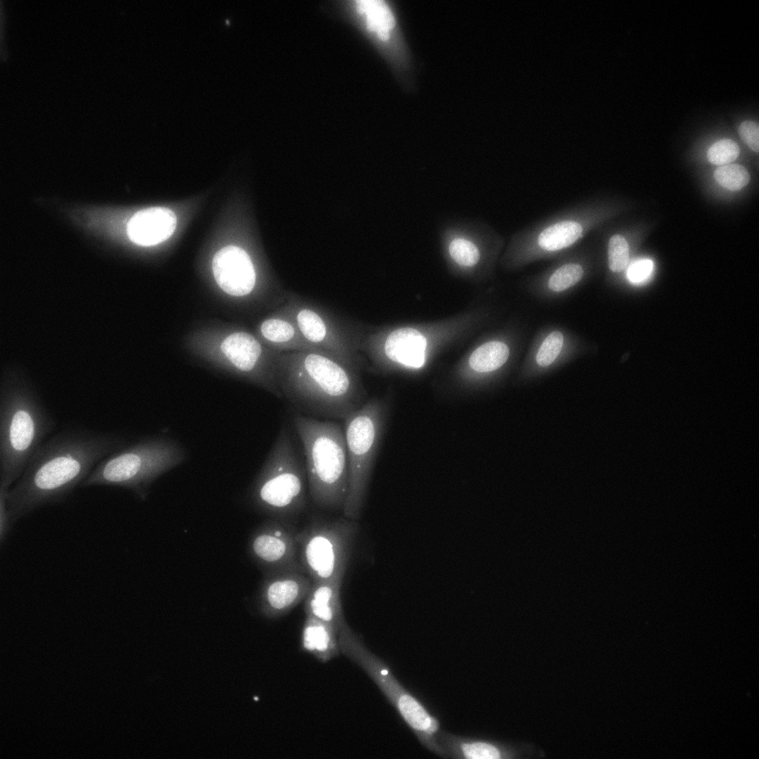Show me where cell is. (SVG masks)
<instances>
[{
  "label": "cell",
  "instance_id": "8",
  "mask_svg": "<svg viewBox=\"0 0 759 759\" xmlns=\"http://www.w3.org/2000/svg\"><path fill=\"white\" fill-rule=\"evenodd\" d=\"M307 479L306 468L284 426L257 476L255 498L276 514L296 518L307 505Z\"/></svg>",
  "mask_w": 759,
  "mask_h": 759
},
{
  "label": "cell",
  "instance_id": "2",
  "mask_svg": "<svg viewBox=\"0 0 759 759\" xmlns=\"http://www.w3.org/2000/svg\"><path fill=\"white\" fill-rule=\"evenodd\" d=\"M360 370L315 351L282 352L277 378L282 395L311 415L344 420L366 401Z\"/></svg>",
  "mask_w": 759,
  "mask_h": 759
},
{
  "label": "cell",
  "instance_id": "23",
  "mask_svg": "<svg viewBox=\"0 0 759 759\" xmlns=\"http://www.w3.org/2000/svg\"><path fill=\"white\" fill-rule=\"evenodd\" d=\"M584 274V267L580 263L564 264L553 272L548 280V287L553 292H563L579 283Z\"/></svg>",
  "mask_w": 759,
  "mask_h": 759
},
{
  "label": "cell",
  "instance_id": "28",
  "mask_svg": "<svg viewBox=\"0 0 759 759\" xmlns=\"http://www.w3.org/2000/svg\"><path fill=\"white\" fill-rule=\"evenodd\" d=\"M738 133L741 139L752 151L758 152L759 127L756 122L752 120L744 121L738 127Z\"/></svg>",
  "mask_w": 759,
  "mask_h": 759
},
{
  "label": "cell",
  "instance_id": "10",
  "mask_svg": "<svg viewBox=\"0 0 759 759\" xmlns=\"http://www.w3.org/2000/svg\"><path fill=\"white\" fill-rule=\"evenodd\" d=\"M282 307L312 346L342 363L360 371L362 335L351 322L326 309L289 292Z\"/></svg>",
  "mask_w": 759,
  "mask_h": 759
},
{
  "label": "cell",
  "instance_id": "11",
  "mask_svg": "<svg viewBox=\"0 0 759 759\" xmlns=\"http://www.w3.org/2000/svg\"><path fill=\"white\" fill-rule=\"evenodd\" d=\"M342 8L345 15L372 40L400 81L406 87H411L410 56L388 3L381 0L348 1H344Z\"/></svg>",
  "mask_w": 759,
  "mask_h": 759
},
{
  "label": "cell",
  "instance_id": "6",
  "mask_svg": "<svg viewBox=\"0 0 759 759\" xmlns=\"http://www.w3.org/2000/svg\"><path fill=\"white\" fill-rule=\"evenodd\" d=\"M338 637L340 652L374 681L419 741L433 754L447 758L438 739L439 720L401 684L389 666L367 648L348 624L340 630Z\"/></svg>",
  "mask_w": 759,
  "mask_h": 759
},
{
  "label": "cell",
  "instance_id": "21",
  "mask_svg": "<svg viewBox=\"0 0 759 759\" xmlns=\"http://www.w3.org/2000/svg\"><path fill=\"white\" fill-rule=\"evenodd\" d=\"M338 632L329 624L314 617L305 615L301 635V649L318 661L327 662L340 652Z\"/></svg>",
  "mask_w": 759,
  "mask_h": 759
},
{
  "label": "cell",
  "instance_id": "5",
  "mask_svg": "<svg viewBox=\"0 0 759 759\" xmlns=\"http://www.w3.org/2000/svg\"><path fill=\"white\" fill-rule=\"evenodd\" d=\"M184 459V450L174 441L164 437L144 438L101 460L80 487H122L144 497L145 490L152 481Z\"/></svg>",
  "mask_w": 759,
  "mask_h": 759
},
{
  "label": "cell",
  "instance_id": "26",
  "mask_svg": "<svg viewBox=\"0 0 759 759\" xmlns=\"http://www.w3.org/2000/svg\"><path fill=\"white\" fill-rule=\"evenodd\" d=\"M564 344L562 332L554 331L543 340L536 354L537 364L542 367L551 364L561 352Z\"/></svg>",
  "mask_w": 759,
  "mask_h": 759
},
{
  "label": "cell",
  "instance_id": "19",
  "mask_svg": "<svg viewBox=\"0 0 759 759\" xmlns=\"http://www.w3.org/2000/svg\"><path fill=\"white\" fill-rule=\"evenodd\" d=\"M481 226L470 223H456L442 230L450 259L462 269H472L481 261V251L476 239Z\"/></svg>",
  "mask_w": 759,
  "mask_h": 759
},
{
  "label": "cell",
  "instance_id": "20",
  "mask_svg": "<svg viewBox=\"0 0 759 759\" xmlns=\"http://www.w3.org/2000/svg\"><path fill=\"white\" fill-rule=\"evenodd\" d=\"M261 338L280 352L315 351L322 352L309 344L288 314L281 308L279 314L263 320L258 326ZM323 353V352H322Z\"/></svg>",
  "mask_w": 759,
  "mask_h": 759
},
{
  "label": "cell",
  "instance_id": "4",
  "mask_svg": "<svg viewBox=\"0 0 759 759\" xmlns=\"http://www.w3.org/2000/svg\"><path fill=\"white\" fill-rule=\"evenodd\" d=\"M55 426L32 392L10 382L0 399V487L10 490Z\"/></svg>",
  "mask_w": 759,
  "mask_h": 759
},
{
  "label": "cell",
  "instance_id": "9",
  "mask_svg": "<svg viewBox=\"0 0 759 759\" xmlns=\"http://www.w3.org/2000/svg\"><path fill=\"white\" fill-rule=\"evenodd\" d=\"M358 531L345 517L313 520L297 531L299 562L312 582L344 579Z\"/></svg>",
  "mask_w": 759,
  "mask_h": 759
},
{
  "label": "cell",
  "instance_id": "18",
  "mask_svg": "<svg viewBox=\"0 0 759 759\" xmlns=\"http://www.w3.org/2000/svg\"><path fill=\"white\" fill-rule=\"evenodd\" d=\"M588 217L569 215L548 223L536 232L535 243L542 250L554 252L574 245L591 228Z\"/></svg>",
  "mask_w": 759,
  "mask_h": 759
},
{
  "label": "cell",
  "instance_id": "22",
  "mask_svg": "<svg viewBox=\"0 0 759 759\" xmlns=\"http://www.w3.org/2000/svg\"><path fill=\"white\" fill-rule=\"evenodd\" d=\"M509 356L508 346L501 341L487 342L477 347L469 356L463 372V377L492 373L502 367Z\"/></svg>",
  "mask_w": 759,
  "mask_h": 759
},
{
  "label": "cell",
  "instance_id": "3",
  "mask_svg": "<svg viewBox=\"0 0 759 759\" xmlns=\"http://www.w3.org/2000/svg\"><path fill=\"white\" fill-rule=\"evenodd\" d=\"M293 424L301 441L310 496L320 508L341 509L349 485V461L344 428L334 421L296 414Z\"/></svg>",
  "mask_w": 759,
  "mask_h": 759
},
{
  "label": "cell",
  "instance_id": "16",
  "mask_svg": "<svg viewBox=\"0 0 759 759\" xmlns=\"http://www.w3.org/2000/svg\"><path fill=\"white\" fill-rule=\"evenodd\" d=\"M177 225L175 213L164 207L147 208L135 213L127 225L130 239L142 246H151L168 239Z\"/></svg>",
  "mask_w": 759,
  "mask_h": 759
},
{
  "label": "cell",
  "instance_id": "30",
  "mask_svg": "<svg viewBox=\"0 0 759 759\" xmlns=\"http://www.w3.org/2000/svg\"><path fill=\"white\" fill-rule=\"evenodd\" d=\"M9 490L0 487V538L3 543L12 525L6 507V496Z\"/></svg>",
  "mask_w": 759,
  "mask_h": 759
},
{
  "label": "cell",
  "instance_id": "17",
  "mask_svg": "<svg viewBox=\"0 0 759 759\" xmlns=\"http://www.w3.org/2000/svg\"><path fill=\"white\" fill-rule=\"evenodd\" d=\"M343 579L313 582L304 600L305 615L314 617L331 625L336 632L346 624L340 597Z\"/></svg>",
  "mask_w": 759,
  "mask_h": 759
},
{
  "label": "cell",
  "instance_id": "12",
  "mask_svg": "<svg viewBox=\"0 0 759 759\" xmlns=\"http://www.w3.org/2000/svg\"><path fill=\"white\" fill-rule=\"evenodd\" d=\"M379 351H371L374 363L385 371L396 368L418 370L426 362L427 339L417 329L399 327L382 336Z\"/></svg>",
  "mask_w": 759,
  "mask_h": 759
},
{
  "label": "cell",
  "instance_id": "1",
  "mask_svg": "<svg viewBox=\"0 0 759 759\" xmlns=\"http://www.w3.org/2000/svg\"><path fill=\"white\" fill-rule=\"evenodd\" d=\"M126 443L119 433L84 428L65 429L43 442L7 493L12 524L38 508L65 500L101 460Z\"/></svg>",
  "mask_w": 759,
  "mask_h": 759
},
{
  "label": "cell",
  "instance_id": "25",
  "mask_svg": "<svg viewBox=\"0 0 759 759\" xmlns=\"http://www.w3.org/2000/svg\"><path fill=\"white\" fill-rule=\"evenodd\" d=\"M629 261V245L626 239L621 234L612 236L608 243V263L610 270L613 272H620L627 266Z\"/></svg>",
  "mask_w": 759,
  "mask_h": 759
},
{
  "label": "cell",
  "instance_id": "27",
  "mask_svg": "<svg viewBox=\"0 0 759 759\" xmlns=\"http://www.w3.org/2000/svg\"><path fill=\"white\" fill-rule=\"evenodd\" d=\"M739 152V147L734 141L723 139L711 146L707 151V158L713 164L723 166L734 161Z\"/></svg>",
  "mask_w": 759,
  "mask_h": 759
},
{
  "label": "cell",
  "instance_id": "24",
  "mask_svg": "<svg viewBox=\"0 0 759 759\" xmlns=\"http://www.w3.org/2000/svg\"><path fill=\"white\" fill-rule=\"evenodd\" d=\"M714 177L721 186L731 190H740L750 180V175L745 167L732 164L717 168L714 172Z\"/></svg>",
  "mask_w": 759,
  "mask_h": 759
},
{
  "label": "cell",
  "instance_id": "14",
  "mask_svg": "<svg viewBox=\"0 0 759 759\" xmlns=\"http://www.w3.org/2000/svg\"><path fill=\"white\" fill-rule=\"evenodd\" d=\"M276 574L266 586L265 599L271 613L282 615L304 601L313 582L302 568L278 570Z\"/></svg>",
  "mask_w": 759,
  "mask_h": 759
},
{
  "label": "cell",
  "instance_id": "29",
  "mask_svg": "<svg viewBox=\"0 0 759 759\" xmlns=\"http://www.w3.org/2000/svg\"><path fill=\"white\" fill-rule=\"evenodd\" d=\"M652 270V263L650 260H639L629 267L628 277L632 282H641L650 275Z\"/></svg>",
  "mask_w": 759,
  "mask_h": 759
},
{
  "label": "cell",
  "instance_id": "15",
  "mask_svg": "<svg viewBox=\"0 0 759 759\" xmlns=\"http://www.w3.org/2000/svg\"><path fill=\"white\" fill-rule=\"evenodd\" d=\"M287 527L277 525L271 531L256 536L252 544L255 555L266 563L276 564L278 570L302 568L298 558L297 532L290 525Z\"/></svg>",
  "mask_w": 759,
  "mask_h": 759
},
{
  "label": "cell",
  "instance_id": "13",
  "mask_svg": "<svg viewBox=\"0 0 759 759\" xmlns=\"http://www.w3.org/2000/svg\"><path fill=\"white\" fill-rule=\"evenodd\" d=\"M214 278L227 294L247 297L255 290L257 275L254 263L243 248L236 245L222 248L212 261Z\"/></svg>",
  "mask_w": 759,
  "mask_h": 759
},
{
  "label": "cell",
  "instance_id": "7",
  "mask_svg": "<svg viewBox=\"0 0 759 759\" xmlns=\"http://www.w3.org/2000/svg\"><path fill=\"white\" fill-rule=\"evenodd\" d=\"M389 407L386 397L373 398L343 420L349 461L348 491L342 509L346 518L357 520L361 515Z\"/></svg>",
  "mask_w": 759,
  "mask_h": 759
}]
</instances>
